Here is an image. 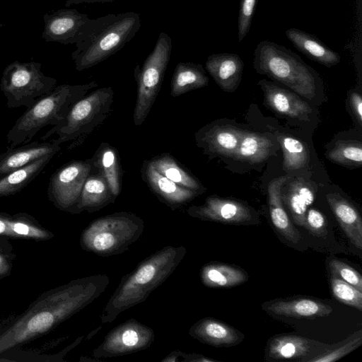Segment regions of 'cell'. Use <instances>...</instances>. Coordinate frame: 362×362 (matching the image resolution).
<instances>
[{"label":"cell","instance_id":"cell-1","mask_svg":"<svg viewBox=\"0 0 362 362\" xmlns=\"http://www.w3.org/2000/svg\"><path fill=\"white\" fill-rule=\"evenodd\" d=\"M110 278L95 274L43 292L0 335V354L40 337L86 308L106 289Z\"/></svg>","mask_w":362,"mask_h":362},{"label":"cell","instance_id":"cell-2","mask_svg":"<svg viewBox=\"0 0 362 362\" xmlns=\"http://www.w3.org/2000/svg\"><path fill=\"white\" fill-rule=\"evenodd\" d=\"M184 246H166L143 259L124 276L100 315L102 323H110L126 310L146 300L163 284L184 259Z\"/></svg>","mask_w":362,"mask_h":362},{"label":"cell","instance_id":"cell-3","mask_svg":"<svg viewBox=\"0 0 362 362\" xmlns=\"http://www.w3.org/2000/svg\"><path fill=\"white\" fill-rule=\"evenodd\" d=\"M140 27V15L134 11L91 19L71 53L75 69L82 71L105 61L132 40Z\"/></svg>","mask_w":362,"mask_h":362},{"label":"cell","instance_id":"cell-4","mask_svg":"<svg viewBox=\"0 0 362 362\" xmlns=\"http://www.w3.org/2000/svg\"><path fill=\"white\" fill-rule=\"evenodd\" d=\"M98 86L94 81L83 84L56 86L27 107L17 119L6 134L8 148L28 144L41 129L59 124L78 100Z\"/></svg>","mask_w":362,"mask_h":362},{"label":"cell","instance_id":"cell-5","mask_svg":"<svg viewBox=\"0 0 362 362\" xmlns=\"http://www.w3.org/2000/svg\"><path fill=\"white\" fill-rule=\"evenodd\" d=\"M253 66L258 74L284 84L307 99L315 95L318 75L298 54L283 45L261 41L254 51Z\"/></svg>","mask_w":362,"mask_h":362},{"label":"cell","instance_id":"cell-6","mask_svg":"<svg viewBox=\"0 0 362 362\" xmlns=\"http://www.w3.org/2000/svg\"><path fill=\"white\" fill-rule=\"evenodd\" d=\"M144 230V221L129 211H119L92 221L80 236L81 248L101 257L122 254Z\"/></svg>","mask_w":362,"mask_h":362},{"label":"cell","instance_id":"cell-7","mask_svg":"<svg viewBox=\"0 0 362 362\" xmlns=\"http://www.w3.org/2000/svg\"><path fill=\"white\" fill-rule=\"evenodd\" d=\"M114 100L112 87H102L88 93L70 109L64 119L53 126L41 139L57 135L53 140L59 144L74 141L80 144L110 115Z\"/></svg>","mask_w":362,"mask_h":362},{"label":"cell","instance_id":"cell-8","mask_svg":"<svg viewBox=\"0 0 362 362\" xmlns=\"http://www.w3.org/2000/svg\"><path fill=\"white\" fill-rule=\"evenodd\" d=\"M172 39L165 33H160L152 52L141 67L137 64L134 76L137 84L136 100L133 112L135 126L146 119L160 90L171 52Z\"/></svg>","mask_w":362,"mask_h":362},{"label":"cell","instance_id":"cell-9","mask_svg":"<svg viewBox=\"0 0 362 362\" xmlns=\"http://www.w3.org/2000/svg\"><path fill=\"white\" fill-rule=\"evenodd\" d=\"M36 62L15 61L4 70L0 89L9 108L29 107L57 85L56 78L45 75Z\"/></svg>","mask_w":362,"mask_h":362},{"label":"cell","instance_id":"cell-10","mask_svg":"<svg viewBox=\"0 0 362 362\" xmlns=\"http://www.w3.org/2000/svg\"><path fill=\"white\" fill-rule=\"evenodd\" d=\"M93 168L91 159L71 160L50 177L47 197L58 209L74 214L83 184Z\"/></svg>","mask_w":362,"mask_h":362},{"label":"cell","instance_id":"cell-11","mask_svg":"<svg viewBox=\"0 0 362 362\" xmlns=\"http://www.w3.org/2000/svg\"><path fill=\"white\" fill-rule=\"evenodd\" d=\"M154 339L151 327L131 318L109 332L103 341L93 349L92 356L99 360L131 354L148 349Z\"/></svg>","mask_w":362,"mask_h":362},{"label":"cell","instance_id":"cell-12","mask_svg":"<svg viewBox=\"0 0 362 362\" xmlns=\"http://www.w3.org/2000/svg\"><path fill=\"white\" fill-rule=\"evenodd\" d=\"M187 214L203 221L234 226H252L260 223L257 211L247 203L216 195L206 198L201 205H192Z\"/></svg>","mask_w":362,"mask_h":362},{"label":"cell","instance_id":"cell-13","mask_svg":"<svg viewBox=\"0 0 362 362\" xmlns=\"http://www.w3.org/2000/svg\"><path fill=\"white\" fill-rule=\"evenodd\" d=\"M302 335L284 333L275 334L267 341L264 349L267 361H296L309 362L311 358L331 347Z\"/></svg>","mask_w":362,"mask_h":362},{"label":"cell","instance_id":"cell-14","mask_svg":"<svg viewBox=\"0 0 362 362\" xmlns=\"http://www.w3.org/2000/svg\"><path fill=\"white\" fill-rule=\"evenodd\" d=\"M42 37L45 42L76 44L90 21L87 14L74 8H62L45 13Z\"/></svg>","mask_w":362,"mask_h":362},{"label":"cell","instance_id":"cell-15","mask_svg":"<svg viewBox=\"0 0 362 362\" xmlns=\"http://www.w3.org/2000/svg\"><path fill=\"white\" fill-rule=\"evenodd\" d=\"M244 130L224 120H216L194 134L197 146L210 156L233 158Z\"/></svg>","mask_w":362,"mask_h":362},{"label":"cell","instance_id":"cell-16","mask_svg":"<svg viewBox=\"0 0 362 362\" xmlns=\"http://www.w3.org/2000/svg\"><path fill=\"white\" fill-rule=\"evenodd\" d=\"M262 309L274 317L316 319L329 316L333 308L320 299L298 296L264 301Z\"/></svg>","mask_w":362,"mask_h":362},{"label":"cell","instance_id":"cell-17","mask_svg":"<svg viewBox=\"0 0 362 362\" xmlns=\"http://www.w3.org/2000/svg\"><path fill=\"white\" fill-rule=\"evenodd\" d=\"M143 181L158 200L172 210L181 208L202 193L184 188L159 173L150 163L144 160L141 168Z\"/></svg>","mask_w":362,"mask_h":362},{"label":"cell","instance_id":"cell-18","mask_svg":"<svg viewBox=\"0 0 362 362\" xmlns=\"http://www.w3.org/2000/svg\"><path fill=\"white\" fill-rule=\"evenodd\" d=\"M258 84L264 92L265 105L272 111L282 116L309 120L312 109L298 95L266 80L259 81Z\"/></svg>","mask_w":362,"mask_h":362},{"label":"cell","instance_id":"cell-19","mask_svg":"<svg viewBox=\"0 0 362 362\" xmlns=\"http://www.w3.org/2000/svg\"><path fill=\"white\" fill-rule=\"evenodd\" d=\"M189 334L199 341L214 347H231L240 344L244 334L218 319L206 317L191 326Z\"/></svg>","mask_w":362,"mask_h":362},{"label":"cell","instance_id":"cell-20","mask_svg":"<svg viewBox=\"0 0 362 362\" xmlns=\"http://www.w3.org/2000/svg\"><path fill=\"white\" fill-rule=\"evenodd\" d=\"M205 68L223 90L233 93L241 81L244 62L236 54H213L208 57Z\"/></svg>","mask_w":362,"mask_h":362},{"label":"cell","instance_id":"cell-21","mask_svg":"<svg viewBox=\"0 0 362 362\" xmlns=\"http://www.w3.org/2000/svg\"><path fill=\"white\" fill-rule=\"evenodd\" d=\"M61 150L60 144L49 141H34L7 150L0 154V176L23 167L46 156H54Z\"/></svg>","mask_w":362,"mask_h":362},{"label":"cell","instance_id":"cell-22","mask_svg":"<svg viewBox=\"0 0 362 362\" xmlns=\"http://www.w3.org/2000/svg\"><path fill=\"white\" fill-rule=\"evenodd\" d=\"M0 236L45 241L53 238L54 235L27 213L0 212Z\"/></svg>","mask_w":362,"mask_h":362},{"label":"cell","instance_id":"cell-23","mask_svg":"<svg viewBox=\"0 0 362 362\" xmlns=\"http://www.w3.org/2000/svg\"><path fill=\"white\" fill-rule=\"evenodd\" d=\"M115 200L104 176L93 168L83 184L74 214L84 211L88 213L98 211Z\"/></svg>","mask_w":362,"mask_h":362},{"label":"cell","instance_id":"cell-24","mask_svg":"<svg viewBox=\"0 0 362 362\" xmlns=\"http://www.w3.org/2000/svg\"><path fill=\"white\" fill-rule=\"evenodd\" d=\"M328 204L349 242L362 249V218L355 206L337 193L326 195Z\"/></svg>","mask_w":362,"mask_h":362},{"label":"cell","instance_id":"cell-25","mask_svg":"<svg viewBox=\"0 0 362 362\" xmlns=\"http://www.w3.org/2000/svg\"><path fill=\"white\" fill-rule=\"evenodd\" d=\"M287 180L281 176L268 185V204L271 221L276 230L290 243L298 244L301 235L286 214L281 197V187Z\"/></svg>","mask_w":362,"mask_h":362},{"label":"cell","instance_id":"cell-26","mask_svg":"<svg viewBox=\"0 0 362 362\" xmlns=\"http://www.w3.org/2000/svg\"><path fill=\"white\" fill-rule=\"evenodd\" d=\"M286 36L293 46L308 58L330 68L341 61L339 54L330 49L316 36L298 28H289Z\"/></svg>","mask_w":362,"mask_h":362},{"label":"cell","instance_id":"cell-27","mask_svg":"<svg viewBox=\"0 0 362 362\" xmlns=\"http://www.w3.org/2000/svg\"><path fill=\"white\" fill-rule=\"evenodd\" d=\"M200 279L209 288H229L246 283L249 275L238 265L211 262L201 268Z\"/></svg>","mask_w":362,"mask_h":362},{"label":"cell","instance_id":"cell-28","mask_svg":"<svg viewBox=\"0 0 362 362\" xmlns=\"http://www.w3.org/2000/svg\"><path fill=\"white\" fill-rule=\"evenodd\" d=\"M93 168L107 180L111 192L117 199L121 192L123 172L117 148L103 142L90 158Z\"/></svg>","mask_w":362,"mask_h":362},{"label":"cell","instance_id":"cell-29","mask_svg":"<svg viewBox=\"0 0 362 362\" xmlns=\"http://www.w3.org/2000/svg\"><path fill=\"white\" fill-rule=\"evenodd\" d=\"M149 161L159 173L180 186L201 193L206 191L200 181L170 153L156 155Z\"/></svg>","mask_w":362,"mask_h":362},{"label":"cell","instance_id":"cell-30","mask_svg":"<svg viewBox=\"0 0 362 362\" xmlns=\"http://www.w3.org/2000/svg\"><path fill=\"white\" fill-rule=\"evenodd\" d=\"M209 83L203 66L193 62H180L174 70L170 82V95L178 97L189 91L202 88Z\"/></svg>","mask_w":362,"mask_h":362},{"label":"cell","instance_id":"cell-31","mask_svg":"<svg viewBox=\"0 0 362 362\" xmlns=\"http://www.w3.org/2000/svg\"><path fill=\"white\" fill-rule=\"evenodd\" d=\"M54 156L49 155L0 177V197L13 195L31 182L46 167Z\"/></svg>","mask_w":362,"mask_h":362},{"label":"cell","instance_id":"cell-32","mask_svg":"<svg viewBox=\"0 0 362 362\" xmlns=\"http://www.w3.org/2000/svg\"><path fill=\"white\" fill-rule=\"evenodd\" d=\"M281 197L294 222L305 228L308 207L314 201V192L311 187L303 180H296L290 184L284 194L281 193Z\"/></svg>","mask_w":362,"mask_h":362},{"label":"cell","instance_id":"cell-33","mask_svg":"<svg viewBox=\"0 0 362 362\" xmlns=\"http://www.w3.org/2000/svg\"><path fill=\"white\" fill-rule=\"evenodd\" d=\"M273 148L272 141L263 134L244 130L233 159L250 164L265 161Z\"/></svg>","mask_w":362,"mask_h":362},{"label":"cell","instance_id":"cell-34","mask_svg":"<svg viewBox=\"0 0 362 362\" xmlns=\"http://www.w3.org/2000/svg\"><path fill=\"white\" fill-rule=\"evenodd\" d=\"M283 151L284 168L293 171L305 167L309 162V153L298 139L288 135L278 136Z\"/></svg>","mask_w":362,"mask_h":362},{"label":"cell","instance_id":"cell-35","mask_svg":"<svg viewBox=\"0 0 362 362\" xmlns=\"http://www.w3.org/2000/svg\"><path fill=\"white\" fill-rule=\"evenodd\" d=\"M330 161L348 168L362 165V144L356 140H339L327 154Z\"/></svg>","mask_w":362,"mask_h":362},{"label":"cell","instance_id":"cell-36","mask_svg":"<svg viewBox=\"0 0 362 362\" xmlns=\"http://www.w3.org/2000/svg\"><path fill=\"white\" fill-rule=\"evenodd\" d=\"M362 344V329L345 339L332 344L331 347L310 360L309 362H333L346 356Z\"/></svg>","mask_w":362,"mask_h":362},{"label":"cell","instance_id":"cell-37","mask_svg":"<svg viewBox=\"0 0 362 362\" xmlns=\"http://www.w3.org/2000/svg\"><path fill=\"white\" fill-rule=\"evenodd\" d=\"M329 274L332 296L339 302L362 311V292L337 276Z\"/></svg>","mask_w":362,"mask_h":362},{"label":"cell","instance_id":"cell-38","mask_svg":"<svg viewBox=\"0 0 362 362\" xmlns=\"http://www.w3.org/2000/svg\"><path fill=\"white\" fill-rule=\"evenodd\" d=\"M326 265L329 273L337 276L362 292V276L351 265L332 255L326 259Z\"/></svg>","mask_w":362,"mask_h":362},{"label":"cell","instance_id":"cell-39","mask_svg":"<svg viewBox=\"0 0 362 362\" xmlns=\"http://www.w3.org/2000/svg\"><path fill=\"white\" fill-rule=\"evenodd\" d=\"M257 0H240L238 18V40L241 42L250 31Z\"/></svg>","mask_w":362,"mask_h":362},{"label":"cell","instance_id":"cell-40","mask_svg":"<svg viewBox=\"0 0 362 362\" xmlns=\"http://www.w3.org/2000/svg\"><path fill=\"white\" fill-rule=\"evenodd\" d=\"M305 229L316 237L322 238L327 234V222L325 216L318 210L309 209L305 216Z\"/></svg>","mask_w":362,"mask_h":362},{"label":"cell","instance_id":"cell-41","mask_svg":"<svg viewBox=\"0 0 362 362\" xmlns=\"http://www.w3.org/2000/svg\"><path fill=\"white\" fill-rule=\"evenodd\" d=\"M162 361L217 362L218 361L198 354H186L181 351L175 350L170 352Z\"/></svg>","mask_w":362,"mask_h":362},{"label":"cell","instance_id":"cell-42","mask_svg":"<svg viewBox=\"0 0 362 362\" xmlns=\"http://www.w3.org/2000/svg\"><path fill=\"white\" fill-rule=\"evenodd\" d=\"M348 103L352 115L356 122L361 125L362 123V98L361 93L356 90H351L348 94Z\"/></svg>","mask_w":362,"mask_h":362},{"label":"cell","instance_id":"cell-43","mask_svg":"<svg viewBox=\"0 0 362 362\" xmlns=\"http://www.w3.org/2000/svg\"><path fill=\"white\" fill-rule=\"evenodd\" d=\"M16 254L0 252V280L11 274Z\"/></svg>","mask_w":362,"mask_h":362},{"label":"cell","instance_id":"cell-44","mask_svg":"<svg viewBox=\"0 0 362 362\" xmlns=\"http://www.w3.org/2000/svg\"><path fill=\"white\" fill-rule=\"evenodd\" d=\"M0 252L6 253H12L13 247L7 238L0 236Z\"/></svg>","mask_w":362,"mask_h":362},{"label":"cell","instance_id":"cell-45","mask_svg":"<svg viewBox=\"0 0 362 362\" xmlns=\"http://www.w3.org/2000/svg\"><path fill=\"white\" fill-rule=\"evenodd\" d=\"M115 0H66L65 2V6L68 7L72 5L83 3H106L111 2Z\"/></svg>","mask_w":362,"mask_h":362},{"label":"cell","instance_id":"cell-46","mask_svg":"<svg viewBox=\"0 0 362 362\" xmlns=\"http://www.w3.org/2000/svg\"><path fill=\"white\" fill-rule=\"evenodd\" d=\"M4 25V24H3V23H0V28H1V27H3Z\"/></svg>","mask_w":362,"mask_h":362}]
</instances>
